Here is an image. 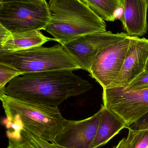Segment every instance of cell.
Instances as JSON below:
<instances>
[{
    "label": "cell",
    "mask_w": 148,
    "mask_h": 148,
    "mask_svg": "<svg viewBox=\"0 0 148 148\" xmlns=\"http://www.w3.org/2000/svg\"><path fill=\"white\" fill-rule=\"evenodd\" d=\"M103 106L121 117L127 127L148 113V88L130 90L123 87L103 88Z\"/></svg>",
    "instance_id": "obj_6"
},
{
    "label": "cell",
    "mask_w": 148,
    "mask_h": 148,
    "mask_svg": "<svg viewBox=\"0 0 148 148\" xmlns=\"http://www.w3.org/2000/svg\"><path fill=\"white\" fill-rule=\"evenodd\" d=\"M66 69L29 73L8 83L6 95L32 103L58 107L65 100L92 88L86 80Z\"/></svg>",
    "instance_id": "obj_1"
},
{
    "label": "cell",
    "mask_w": 148,
    "mask_h": 148,
    "mask_svg": "<svg viewBox=\"0 0 148 148\" xmlns=\"http://www.w3.org/2000/svg\"><path fill=\"white\" fill-rule=\"evenodd\" d=\"M99 125L93 143L90 148H98L107 144L123 129L127 128L125 121L114 112L101 107Z\"/></svg>",
    "instance_id": "obj_12"
},
{
    "label": "cell",
    "mask_w": 148,
    "mask_h": 148,
    "mask_svg": "<svg viewBox=\"0 0 148 148\" xmlns=\"http://www.w3.org/2000/svg\"><path fill=\"white\" fill-rule=\"evenodd\" d=\"M4 3H32L36 2L40 0H3Z\"/></svg>",
    "instance_id": "obj_20"
},
{
    "label": "cell",
    "mask_w": 148,
    "mask_h": 148,
    "mask_svg": "<svg viewBox=\"0 0 148 148\" xmlns=\"http://www.w3.org/2000/svg\"><path fill=\"white\" fill-rule=\"evenodd\" d=\"M7 84L0 81V98L5 95V90Z\"/></svg>",
    "instance_id": "obj_21"
},
{
    "label": "cell",
    "mask_w": 148,
    "mask_h": 148,
    "mask_svg": "<svg viewBox=\"0 0 148 148\" xmlns=\"http://www.w3.org/2000/svg\"><path fill=\"white\" fill-rule=\"evenodd\" d=\"M130 40L127 35L103 49L95 57L89 73L103 88L110 85L120 73Z\"/></svg>",
    "instance_id": "obj_7"
},
{
    "label": "cell",
    "mask_w": 148,
    "mask_h": 148,
    "mask_svg": "<svg viewBox=\"0 0 148 148\" xmlns=\"http://www.w3.org/2000/svg\"><path fill=\"white\" fill-rule=\"evenodd\" d=\"M0 49H1V45H0Z\"/></svg>",
    "instance_id": "obj_25"
},
{
    "label": "cell",
    "mask_w": 148,
    "mask_h": 148,
    "mask_svg": "<svg viewBox=\"0 0 148 148\" xmlns=\"http://www.w3.org/2000/svg\"><path fill=\"white\" fill-rule=\"evenodd\" d=\"M50 20L48 3H4L0 10V23L10 33L45 30Z\"/></svg>",
    "instance_id": "obj_5"
},
{
    "label": "cell",
    "mask_w": 148,
    "mask_h": 148,
    "mask_svg": "<svg viewBox=\"0 0 148 148\" xmlns=\"http://www.w3.org/2000/svg\"><path fill=\"white\" fill-rule=\"evenodd\" d=\"M128 35L110 31L85 35L62 45L81 69L89 72L95 57L101 50Z\"/></svg>",
    "instance_id": "obj_8"
},
{
    "label": "cell",
    "mask_w": 148,
    "mask_h": 148,
    "mask_svg": "<svg viewBox=\"0 0 148 148\" xmlns=\"http://www.w3.org/2000/svg\"><path fill=\"white\" fill-rule=\"evenodd\" d=\"M148 59V40L130 36V44L121 72L112 83L106 88L118 86L127 88L145 71Z\"/></svg>",
    "instance_id": "obj_10"
},
{
    "label": "cell",
    "mask_w": 148,
    "mask_h": 148,
    "mask_svg": "<svg viewBox=\"0 0 148 148\" xmlns=\"http://www.w3.org/2000/svg\"><path fill=\"white\" fill-rule=\"evenodd\" d=\"M114 148H125V139L123 138L119 142L117 146Z\"/></svg>",
    "instance_id": "obj_22"
},
{
    "label": "cell",
    "mask_w": 148,
    "mask_h": 148,
    "mask_svg": "<svg viewBox=\"0 0 148 148\" xmlns=\"http://www.w3.org/2000/svg\"><path fill=\"white\" fill-rule=\"evenodd\" d=\"M147 148H148V146Z\"/></svg>",
    "instance_id": "obj_26"
},
{
    "label": "cell",
    "mask_w": 148,
    "mask_h": 148,
    "mask_svg": "<svg viewBox=\"0 0 148 148\" xmlns=\"http://www.w3.org/2000/svg\"><path fill=\"white\" fill-rule=\"evenodd\" d=\"M48 4L50 20L45 30L61 45L106 31L105 21L81 0H49Z\"/></svg>",
    "instance_id": "obj_2"
},
{
    "label": "cell",
    "mask_w": 148,
    "mask_h": 148,
    "mask_svg": "<svg viewBox=\"0 0 148 148\" xmlns=\"http://www.w3.org/2000/svg\"><path fill=\"white\" fill-rule=\"evenodd\" d=\"M101 110L92 116L81 120H66L63 129L55 143L67 148H90L97 131Z\"/></svg>",
    "instance_id": "obj_9"
},
{
    "label": "cell",
    "mask_w": 148,
    "mask_h": 148,
    "mask_svg": "<svg viewBox=\"0 0 148 148\" xmlns=\"http://www.w3.org/2000/svg\"><path fill=\"white\" fill-rule=\"evenodd\" d=\"M125 88L130 90L148 88V72L144 71Z\"/></svg>",
    "instance_id": "obj_18"
},
{
    "label": "cell",
    "mask_w": 148,
    "mask_h": 148,
    "mask_svg": "<svg viewBox=\"0 0 148 148\" xmlns=\"http://www.w3.org/2000/svg\"><path fill=\"white\" fill-rule=\"evenodd\" d=\"M3 3H4V2H3V0H0V10L3 7Z\"/></svg>",
    "instance_id": "obj_23"
},
{
    "label": "cell",
    "mask_w": 148,
    "mask_h": 148,
    "mask_svg": "<svg viewBox=\"0 0 148 148\" xmlns=\"http://www.w3.org/2000/svg\"><path fill=\"white\" fill-rule=\"evenodd\" d=\"M145 72H148V59L147 62V65H146V68L145 70Z\"/></svg>",
    "instance_id": "obj_24"
},
{
    "label": "cell",
    "mask_w": 148,
    "mask_h": 148,
    "mask_svg": "<svg viewBox=\"0 0 148 148\" xmlns=\"http://www.w3.org/2000/svg\"><path fill=\"white\" fill-rule=\"evenodd\" d=\"M105 21L114 22L122 10L121 0H81Z\"/></svg>",
    "instance_id": "obj_15"
},
{
    "label": "cell",
    "mask_w": 148,
    "mask_h": 148,
    "mask_svg": "<svg viewBox=\"0 0 148 148\" xmlns=\"http://www.w3.org/2000/svg\"><path fill=\"white\" fill-rule=\"evenodd\" d=\"M122 13L119 19L130 36L139 37L148 30V0H121Z\"/></svg>",
    "instance_id": "obj_11"
},
{
    "label": "cell",
    "mask_w": 148,
    "mask_h": 148,
    "mask_svg": "<svg viewBox=\"0 0 148 148\" xmlns=\"http://www.w3.org/2000/svg\"><path fill=\"white\" fill-rule=\"evenodd\" d=\"M21 73L11 66L0 62V81L8 84L14 77Z\"/></svg>",
    "instance_id": "obj_17"
},
{
    "label": "cell",
    "mask_w": 148,
    "mask_h": 148,
    "mask_svg": "<svg viewBox=\"0 0 148 148\" xmlns=\"http://www.w3.org/2000/svg\"><path fill=\"white\" fill-rule=\"evenodd\" d=\"M127 128L133 130H148V113L145 114L136 121L129 125Z\"/></svg>",
    "instance_id": "obj_19"
},
{
    "label": "cell",
    "mask_w": 148,
    "mask_h": 148,
    "mask_svg": "<svg viewBox=\"0 0 148 148\" xmlns=\"http://www.w3.org/2000/svg\"><path fill=\"white\" fill-rule=\"evenodd\" d=\"M54 38L45 36L40 31H22L11 33L10 35L1 43L2 49L16 51L40 47Z\"/></svg>",
    "instance_id": "obj_13"
},
{
    "label": "cell",
    "mask_w": 148,
    "mask_h": 148,
    "mask_svg": "<svg viewBox=\"0 0 148 148\" xmlns=\"http://www.w3.org/2000/svg\"><path fill=\"white\" fill-rule=\"evenodd\" d=\"M6 135L8 140L7 148H67L45 140L22 128L8 129Z\"/></svg>",
    "instance_id": "obj_14"
},
{
    "label": "cell",
    "mask_w": 148,
    "mask_h": 148,
    "mask_svg": "<svg viewBox=\"0 0 148 148\" xmlns=\"http://www.w3.org/2000/svg\"><path fill=\"white\" fill-rule=\"evenodd\" d=\"M128 130L127 137L125 139V148H147L148 130Z\"/></svg>",
    "instance_id": "obj_16"
},
{
    "label": "cell",
    "mask_w": 148,
    "mask_h": 148,
    "mask_svg": "<svg viewBox=\"0 0 148 148\" xmlns=\"http://www.w3.org/2000/svg\"><path fill=\"white\" fill-rule=\"evenodd\" d=\"M0 62L23 74L52 70L81 69L61 44L9 51L0 49Z\"/></svg>",
    "instance_id": "obj_4"
},
{
    "label": "cell",
    "mask_w": 148,
    "mask_h": 148,
    "mask_svg": "<svg viewBox=\"0 0 148 148\" xmlns=\"http://www.w3.org/2000/svg\"><path fill=\"white\" fill-rule=\"evenodd\" d=\"M8 129L22 128L41 139L55 143L63 129L65 119L58 107L32 103L4 95L0 98Z\"/></svg>",
    "instance_id": "obj_3"
}]
</instances>
